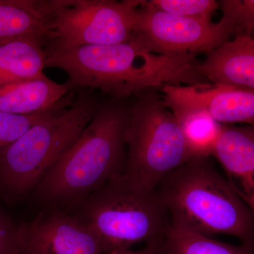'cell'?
Segmentation results:
<instances>
[{"label": "cell", "instance_id": "6da1fadb", "mask_svg": "<svg viewBox=\"0 0 254 254\" xmlns=\"http://www.w3.org/2000/svg\"><path fill=\"white\" fill-rule=\"evenodd\" d=\"M46 50V67L64 71L71 89L99 91L113 99L165 85L210 83L197 70L196 55L155 54L134 36L120 44Z\"/></svg>", "mask_w": 254, "mask_h": 254}, {"label": "cell", "instance_id": "7a4b0ae2", "mask_svg": "<svg viewBox=\"0 0 254 254\" xmlns=\"http://www.w3.org/2000/svg\"><path fill=\"white\" fill-rule=\"evenodd\" d=\"M129 111L124 99L102 101L76 141L32 192L35 200L46 208L66 210L123 175Z\"/></svg>", "mask_w": 254, "mask_h": 254}, {"label": "cell", "instance_id": "3957f363", "mask_svg": "<svg viewBox=\"0 0 254 254\" xmlns=\"http://www.w3.org/2000/svg\"><path fill=\"white\" fill-rule=\"evenodd\" d=\"M170 226L212 237L227 235L254 242V214L215 168L211 157L193 158L156 190Z\"/></svg>", "mask_w": 254, "mask_h": 254}, {"label": "cell", "instance_id": "277c9868", "mask_svg": "<svg viewBox=\"0 0 254 254\" xmlns=\"http://www.w3.org/2000/svg\"><path fill=\"white\" fill-rule=\"evenodd\" d=\"M91 89H80L63 113L45 119L0 153V196L14 203L32 193L76 141L99 108Z\"/></svg>", "mask_w": 254, "mask_h": 254}, {"label": "cell", "instance_id": "5b68a950", "mask_svg": "<svg viewBox=\"0 0 254 254\" xmlns=\"http://www.w3.org/2000/svg\"><path fill=\"white\" fill-rule=\"evenodd\" d=\"M64 211L94 232L103 254L163 240L170 226L156 190L134 186L123 175Z\"/></svg>", "mask_w": 254, "mask_h": 254}, {"label": "cell", "instance_id": "8992f818", "mask_svg": "<svg viewBox=\"0 0 254 254\" xmlns=\"http://www.w3.org/2000/svg\"><path fill=\"white\" fill-rule=\"evenodd\" d=\"M135 95L125 132L123 176L134 186L155 190L164 179L191 159L176 119L158 89Z\"/></svg>", "mask_w": 254, "mask_h": 254}, {"label": "cell", "instance_id": "52a82bcc", "mask_svg": "<svg viewBox=\"0 0 254 254\" xmlns=\"http://www.w3.org/2000/svg\"><path fill=\"white\" fill-rule=\"evenodd\" d=\"M53 35L46 47L109 46L130 41L143 0H48Z\"/></svg>", "mask_w": 254, "mask_h": 254}, {"label": "cell", "instance_id": "ba28073f", "mask_svg": "<svg viewBox=\"0 0 254 254\" xmlns=\"http://www.w3.org/2000/svg\"><path fill=\"white\" fill-rule=\"evenodd\" d=\"M133 36L155 54L196 55L213 51L229 41L231 35L220 22L168 14L143 0L137 12Z\"/></svg>", "mask_w": 254, "mask_h": 254}, {"label": "cell", "instance_id": "9c48e42d", "mask_svg": "<svg viewBox=\"0 0 254 254\" xmlns=\"http://www.w3.org/2000/svg\"><path fill=\"white\" fill-rule=\"evenodd\" d=\"M18 254H103L86 225L58 208H45L18 225Z\"/></svg>", "mask_w": 254, "mask_h": 254}, {"label": "cell", "instance_id": "30bf717a", "mask_svg": "<svg viewBox=\"0 0 254 254\" xmlns=\"http://www.w3.org/2000/svg\"><path fill=\"white\" fill-rule=\"evenodd\" d=\"M165 103H176L206 110L216 121L254 124V91L237 87L210 84L161 88Z\"/></svg>", "mask_w": 254, "mask_h": 254}, {"label": "cell", "instance_id": "8fae6325", "mask_svg": "<svg viewBox=\"0 0 254 254\" xmlns=\"http://www.w3.org/2000/svg\"><path fill=\"white\" fill-rule=\"evenodd\" d=\"M213 156L232 190L254 214V124L224 125Z\"/></svg>", "mask_w": 254, "mask_h": 254}, {"label": "cell", "instance_id": "7c38bea8", "mask_svg": "<svg viewBox=\"0 0 254 254\" xmlns=\"http://www.w3.org/2000/svg\"><path fill=\"white\" fill-rule=\"evenodd\" d=\"M197 70L214 85L254 91V39L237 36L207 53Z\"/></svg>", "mask_w": 254, "mask_h": 254}, {"label": "cell", "instance_id": "4fadbf2b", "mask_svg": "<svg viewBox=\"0 0 254 254\" xmlns=\"http://www.w3.org/2000/svg\"><path fill=\"white\" fill-rule=\"evenodd\" d=\"M52 35L48 0H0V46L23 39L47 46Z\"/></svg>", "mask_w": 254, "mask_h": 254}, {"label": "cell", "instance_id": "5bb4252c", "mask_svg": "<svg viewBox=\"0 0 254 254\" xmlns=\"http://www.w3.org/2000/svg\"><path fill=\"white\" fill-rule=\"evenodd\" d=\"M69 82L58 83L48 76L0 87V111L29 115L48 111L60 104L71 91Z\"/></svg>", "mask_w": 254, "mask_h": 254}, {"label": "cell", "instance_id": "9a60e30c", "mask_svg": "<svg viewBox=\"0 0 254 254\" xmlns=\"http://www.w3.org/2000/svg\"><path fill=\"white\" fill-rule=\"evenodd\" d=\"M164 104L176 119L190 159L213 156L224 125L202 108L176 103Z\"/></svg>", "mask_w": 254, "mask_h": 254}, {"label": "cell", "instance_id": "2e32d148", "mask_svg": "<svg viewBox=\"0 0 254 254\" xmlns=\"http://www.w3.org/2000/svg\"><path fill=\"white\" fill-rule=\"evenodd\" d=\"M46 46L32 39L18 40L0 46V87L46 77Z\"/></svg>", "mask_w": 254, "mask_h": 254}, {"label": "cell", "instance_id": "e0dca14e", "mask_svg": "<svg viewBox=\"0 0 254 254\" xmlns=\"http://www.w3.org/2000/svg\"><path fill=\"white\" fill-rule=\"evenodd\" d=\"M163 254H254V242L235 246L170 226L162 242Z\"/></svg>", "mask_w": 254, "mask_h": 254}, {"label": "cell", "instance_id": "ac0fdd59", "mask_svg": "<svg viewBox=\"0 0 254 254\" xmlns=\"http://www.w3.org/2000/svg\"><path fill=\"white\" fill-rule=\"evenodd\" d=\"M73 100L74 97L72 98L68 95L53 109L29 115H16L0 111V153L36 124L63 113L73 103Z\"/></svg>", "mask_w": 254, "mask_h": 254}, {"label": "cell", "instance_id": "d6986e66", "mask_svg": "<svg viewBox=\"0 0 254 254\" xmlns=\"http://www.w3.org/2000/svg\"><path fill=\"white\" fill-rule=\"evenodd\" d=\"M219 21L231 36H248L254 39V0H220Z\"/></svg>", "mask_w": 254, "mask_h": 254}, {"label": "cell", "instance_id": "ffe728a7", "mask_svg": "<svg viewBox=\"0 0 254 254\" xmlns=\"http://www.w3.org/2000/svg\"><path fill=\"white\" fill-rule=\"evenodd\" d=\"M155 8L181 17L211 21L214 13L219 9L215 0H150Z\"/></svg>", "mask_w": 254, "mask_h": 254}, {"label": "cell", "instance_id": "44dd1931", "mask_svg": "<svg viewBox=\"0 0 254 254\" xmlns=\"http://www.w3.org/2000/svg\"><path fill=\"white\" fill-rule=\"evenodd\" d=\"M18 225L0 208V254H18Z\"/></svg>", "mask_w": 254, "mask_h": 254}, {"label": "cell", "instance_id": "7402d4cb", "mask_svg": "<svg viewBox=\"0 0 254 254\" xmlns=\"http://www.w3.org/2000/svg\"><path fill=\"white\" fill-rule=\"evenodd\" d=\"M163 240L153 241L145 244L144 248L140 250H123L117 251L110 254H163L162 253V242Z\"/></svg>", "mask_w": 254, "mask_h": 254}]
</instances>
